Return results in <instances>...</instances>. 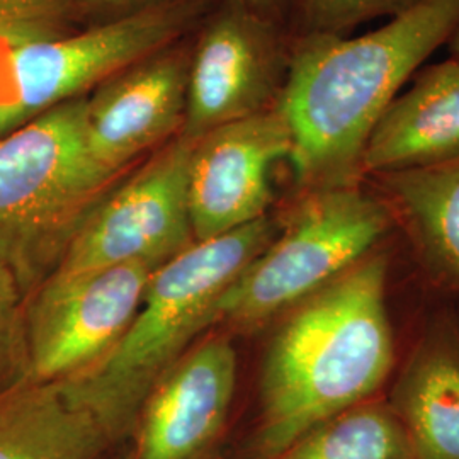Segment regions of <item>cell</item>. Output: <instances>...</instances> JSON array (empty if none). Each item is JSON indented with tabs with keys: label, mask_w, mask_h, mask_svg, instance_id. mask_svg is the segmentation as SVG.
<instances>
[{
	"label": "cell",
	"mask_w": 459,
	"mask_h": 459,
	"mask_svg": "<svg viewBox=\"0 0 459 459\" xmlns=\"http://www.w3.org/2000/svg\"><path fill=\"white\" fill-rule=\"evenodd\" d=\"M459 28V0H417L359 38L299 36L278 99L290 162L308 189L349 186L379 116Z\"/></svg>",
	"instance_id": "1"
},
{
	"label": "cell",
	"mask_w": 459,
	"mask_h": 459,
	"mask_svg": "<svg viewBox=\"0 0 459 459\" xmlns=\"http://www.w3.org/2000/svg\"><path fill=\"white\" fill-rule=\"evenodd\" d=\"M386 261L371 257L307 298L267 349L259 451L278 459L313 427L364 403L394 366Z\"/></svg>",
	"instance_id": "2"
},
{
	"label": "cell",
	"mask_w": 459,
	"mask_h": 459,
	"mask_svg": "<svg viewBox=\"0 0 459 459\" xmlns=\"http://www.w3.org/2000/svg\"><path fill=\"white\" fill-rule=\"evenodd\" d=\"M264 216L191 248L160 265L143 303L113 352L83 377L60 383L91 411L111 441L136 426L148 394L181 359L197 335L216 324V308L238 278L276 237Z\"/></svg>",
	"instance_id": "3"
},
{
	"label": "cell",
	"mask_w": 459,
	"mask_h": 459,
	"mask_svg": "<svg viewBox=\"0 0 459 459\" xmlns=\"http://www.w3.org/2000/svg\"><path fill=\"white\" fill-rule=\"evenodd\" d=\"M85 100L70 99L0 136V261L26 301L123 176L94 160Z\"/></svg>",
	"instance_id": "4"
},
{
	"label": "cell",
	"mask_w": 459,
	"mask_h": 459,
	"mask_svg": "<svg viewBox=\"0 0 459 459\" xmlns=\"http://www.w3.org/2000/svg\"><path fill=\"white\" fill-rule=\"evenodd\" d=\"M388 225L386 204L354 184L310 189L282 233L230 284L216 322L254 327L295 308L361 263Z\"/></svg>",
	"instance_id": "5"
},
{
	"label": "cell",
	"mask_w": 459,
	"mask_h": 459,
	"mask_svg": "<svg viewBox=\"0 0 459 459\" xmlns=\"http://www.w3.org/2000/svg\"><path fill=\"white\" fill-rule=\"evenodd\" d=\"M193 14L187 2H169L74 36L5 45L13 94L0 109V136L167 48Z\"/></svg>",
	"instance_id": "6"
},
{
	"label": "cell",
	"mask_w": 459,
	"mask_h": 459,
	"mask_svg": "<svg viewBox=\"0 0 459 459\" xmlns=\"http://www.w3.org/2000/svg\"><path fill=\"white\" fill-rule=\"evenodd\" d=\"M157 269L128 263L49 274L26 301L30 377L64 383L104 361L132 325Z\"/></svg>",
	"instance_id": "7"
},
{
	"label": "cell",
	"mask_w": 459,
	"mask_h": 459,
	"mask_svg": "<svg viewBox=\"0 0 459 459\" xmlns=\"http://www.w3.org/2000/svg\"><path fill=\"white\" fill-rule=\"evenodd\" d=\"M195 142L178 134L132 178L117 182L72 238L51 274L116 264L164 265L196 244L189 212Z\"/></svg>",
	"instance_id": "8"
},
{
	"label": "cell",
	"mask_w": 459,
	"mask_h": 459,
	"mask_svg": "<svg viewBox=\"0 0 459 459\" xmlns=\"http://www.w3.org/2000/svg\"><path fill=\"white\" fill-rule=\"evenodd\" d=\"M290 53L274 21L235 0L203 31L191 55L182 136L196 142L278 104Z\"/></svg>",
	"instance_id": "9"
},
{
	"label": "cell",
	"mask_w": 459,
	"mask_h": 459,
	"mask_svg": "<svg viewBox=\"0 0 459 459\" xmlns=\"http://www.w3.org/2000/svg\"><path fill=\"white\" fill-rule=\"evenodd\" d=\"M290 155L291 136L276 106L197 138L189 164V212L196 242L267 216L273 169Z\"/></svg>",
	"instance_id": "10"
},
{
	"label": "cell",
	"mask_w": 459,
	"mask_h": 459,
	"mask_svg": "<svg viewBox=\"0 0 459 459\" xmlns=\"http://www.w3.org/2000/svg\"><path fill=\"white\" fill-rule=\"evenodd\" d=\"M237 369L225 335L191 345L148 394L133 459L206 458L229 419Z\"/></svg>",
	"instance_id": "11"
},
{
	"label": "cell",
	"mask_w": 459,
	"mask_h": 459,
	"mask_svg": "<svg viewBox=\"0 0 459 459\" xmlns=\"http://www.w3.org/2000/svg\"><path fill=\"white\" fill-rule=\"evenodd\" d=\"M191 55L164 48L99 83L85 100L87 145L102 169L125 174L145 150L181 133Z\"/></svg>",
	"instance_id": "12"
},
{
	"label": "cell",
	"mask_w": 459,
	"mask_h": 459,
	"mask_svg": "<svg viewBox=\"0 0 459 459\" xmlns=\"http://www.w3.org/2000/svg\"><path fill=\"white\" fill-rule=\"evenodd\" d=\"M459 159V60L420 68L369 134L361 172L390 174Z\"/></svg>",
	"instance_id": "13"
},
{
	"label": "cell",
	"mask_w": 459,
	"mask_h": 459,
	"mask_svg": "<svg viewBox=\"0 0 459 459\" xmlns=\"http://www.w3.org/2000/svg\"><path fill=\"white\" fill-rule=\"evenodd\" d=\"M109 443L60 383L30 377L0 390V459H98Z\"/></svg>",
	"instance_id": "14"
},
{
	"label": "cell",
	"mask_w": 459,
	"mask_h": 459,
	"mask_svg": "<svg viewBox=\"0 0 459 459\" xmlns=\"http://www.w3.org/2000/svg\"><path fill=\"white\" fill-rule=\"evenodd\" d=\"M417 459H459V356L436 349L402 381L398 413Z\"/></svg>",
	"instance_id": "15"
},
{
	"label": "cell",
	"mask_w": 459,
	"mask_h": 459,
	"mask_svg": "<svg viewBox=\"0 0 459 459\" xmlns=\"http://www.w3.org/2000/svg\"><path fill=\"white\" fill-rule=\"evenodd\" d=\"M379 178L432 255L459 282V159Z\"/></svg>",
	"instance_id": "16"
},
{
	"label": "cell",
	"mask_w": 459,
	"mask_h": 459,
	"mask_svg": "<svg viewBox=\"0 0 459 459\" xmlns=\"http://www.w3.org/2000/svg\"><path fill=\"white\" fill-rule=\"evenodd\" d=\"M278 459H417L394 411L359 403L313 427Z\"/></svg>",
	"instance_id": "17"
},
{
	"label": "cell",
	"mask_w": 459,
	"mask_h": 459,
	"mask_svg": "<svg viewBox=\"0 0 459 459\" xmlns=\"http://www.w3.org/2000/svg\"><path fill=\"white\" fill-rule=\"evenodd\" d=\"M30 377L26 296L16 274L0 261V390Z\"/></svg>",
	"instance_id": "18"
},
{
	"label": "cell",
	"mask_w": 459,
	"mask_h": 459,
	"mask_svg": "<svg viewBox=\"0 0 459 459\" xmlns=\"http://www.w3.org/2000/svg\"><path fill=\"white\" fill-rule=\"evenodd\" d=\"M417 0H299L305 34L344 36L362 22L398 16Z\"/></svg>",
	"instance_id": "19"
},
{
	"label": "cell",
	"mask_w": 459,
	"mask_h": 459,
	"mask_svg": "<svg viewBox=\"0 0 459 459\" xmlns=\"http://www.w3.org/2000/svg\"><path fill=\"white\" fill-rule=\"evenodd\" d=\"M74 0H0V41H22L62 36Z\"/></svg>",
	"instance_id": "20"
},
{
	"label": "cell",
	"mask_w": 459,
	"mask_h": 459,
	"mask_svg": "<svg viewBox=\"0 0 459 459\" xmlns=\"http://www.w3.org/2000/svg\"><path fill=\"white\" fill-rule=\"evenodd\" d=\"M238 2L244 4L250 11L274 21V16L288 5L290 0H238Z\"/></svg>",
	"instance_id": "21"
},
{
	"label": "cell",
	"mask_w": 459,
	"mask_h": 459,
	"mask_svg": "<svg viewBox=\"0 0 459 459\" xmlns=\"http://www.w3.org/2000/svg\"><path fill=\"white\" fill-rule=\"evenodd\" d=\"M142 0H74V7H82L89 11H104V9H119L128 7Z\"/></svg>",
	"instance_id": "22"
},
{
	"label": "cell",
	"mask_w": 459,
	"mask_h": 459,
	"mask_svg": "<svg viewBox=\"0 0 459 459\" xmlns=\"http://www.w3.org/2000/svg\"><path fill=\"white\" fill-rule=\"evenodd\" d=\"M449 51H451V58L459 60V28L458 31L453 34V38L449 39Z\"/></svg>",
	"instance_id": "23"
}]
</instances>
